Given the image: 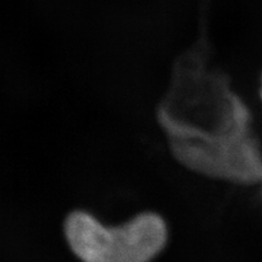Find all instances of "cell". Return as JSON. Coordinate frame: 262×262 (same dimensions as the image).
<instances>
[{"label": "cell", "instance_id": "obj_3", "mask_svg": "<svg viewBox=\"0 0 262 262\" xmlns=\"http://www.w3.org/2000/svg\"><path fill=\"white\" fill-rule=\"evenodd\" d=\"M178 163L195 174L243 186H262V149L256 136L170 147Z\"/></svg>", "mask_w": 262, "mask_h": 262}, {"label": "cell", "instance_id": "obj_4", "mask_svg": "<svg viewBox=\"0 0 262 262\" xmlns=\"http://www.w3.org/2000/svg\"><path fill=\"white\" fill-rule=\"evenodd\" d=\"M261 97H262V79H261Z\"/></svg>", "mask_w": 262, "mask_h": 262}, {"label": "cell", "instance_id": "obj_2", "mask_svg": "<svg viewBox=\"0 0 262 262\" xmlns=\"http://www.w3.org/2000/svg\"><path fill=\"white\" fill-rule=\"evenodd\" d=\"M63 235L82 262H151L165 249L168 227L154 212L139 213L124 224L108 226L91 213L76 210L64 220Z\"/></svg>", "mask_w": 262, "mask_h": 262}, {"label": "cell", "instance_id": "obj_1", "mask_svg": "<svg viewBox=\"0 0 262 262\" xmlns=\"http://www.w3.org/2000/svg\"><path fill=\"white\" fill-rule=\"evenodd\" d=\"M182 69L177 95L162 122L169 145H202L252 134L251 114L224 72L212 67L203 49Z\"/></svg>", "mask_w": 262, "mask_h": 262}]
</instances>
